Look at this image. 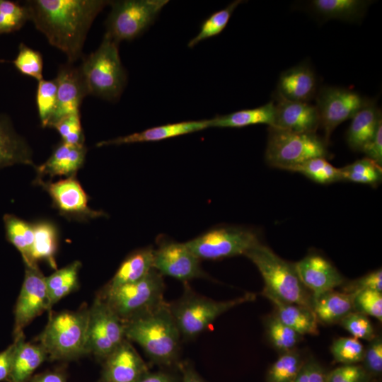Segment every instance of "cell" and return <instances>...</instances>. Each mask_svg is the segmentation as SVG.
Instances as JSON below:
<instances>
[{
    "label": "cell",
    "instance_id": "6da1fadb",
    "mask_svg": "<svg viewBox=\"0 0 382 382\" xmlns=\"http://www.w3.org/2000/svg\"><path fill=\"white\" fill-rule=\"evenodd\" d=\"M110 1L34 0L25 7L29 20L48 42L66 54L69 63L82 55L85 39L97 15Z\"/></svg>",
    "mask_w": 382,
    "mask_h": 382
},
{
    "label": "cell",
    "instance_id": "7a4b0ae2",
    "mask_svg": "<svg viewBox=\"0 0 382 382\" xmlns=\"http://www.w3.org/2000/svg\"><path fill=\"white\" fill-rule=\"evenodd\" d=\"M124 325L125 338L139 345L152 363L166 369H178L181 336L169 303L165 302Z\"/></svg>",
    "mask_w": 382,
    "mask_h": 382
},
{
    "label": "cell",
    "instance_id": "3957f363",
    "mask_svg": "<svg viewBox=\"0 0 382 382\" xmlns=\"http://www.w3.org/2000/svg\"><path fill=\"white\" fill-rule=\"evenodd\" d=\"M89 308L50 313L40 333L39 344L50 360H71L88 354V323Z\"/></svg>",
    "mask_w": 382,
    "mask_h": 382
},
{
    "label": "cell",
    "instance_id": "277c9868",
    "mask_svg": "<svg viewBox=\"0 0 382 382\" xmlns=\"http://www.w3.org/2000/svg\"><path fill=\"white\" fill-rule=\"evenodd\" d=\"M245 255L257 267L263 278L265 287L262 292L313 310V294L301 282L294 265L279 257L261 243Z\"/></svg>",
    "mask_w": 382,
    "mask_h": 382
},
{
    "label": "cell",
    "instance_id": "5b68a950",
    "mask_svg": "<svg viewBox=\"0 0 382 382\" xmlns=\"http://www.w3.org/2000/svg\"><path fill=\"white\" fill-rule=\"evenodd\" d=\"M79 71L88 95L110 101L120 98L127 81L118 43L105 34L99 47L88 55Z\"/></svg>",
    "mask_w": 382,
    "mask_h": 382
},
{
    "label": "cell",
    "instance_id": "8992f818",
    "mask_svg": "<svg viewBox=\"0 0 382 382\" xmlns=\"http://www.w3.org/2000/svg\"><path fill=\"white\" fill-rule=\"evenodd\" d=\"M255 299V294L247 293L232 300L217 301L197 294L186 284L182 296L169 303V308L180 336L184 340H190L204 331L225 312Z\"/></svg>",
    "mask_w": 382,
    "mask_h": 382
},
{
    "label": "cell",
    "instance_id": "52a82bcc",
    "mask_svg": "<svg viewBox=\"0 0 382 382\" xmlns=\"http://www.w3.org/2000/svg\"><path fill=\"white\" fill-rule=\"evenodd\" d=\"M163 276L153 269L142 279L112 289H102L98 296L126 322L149 313L166 301Z\"/></svg>",
    "mask_w": 382,
    "mask_h": 382
},
{
    "label": "cell",
    "instance_id": "ba28073f",
    "mask_svg": "<svg viewBox=\"0 0 382 382\" xmlns=\"http://www.w3.org/2000/svg\"><path fill=\"white\" fill-rule=\"evenodd\" d=\"M327 144L316 133L269 127L265 160L272 167L290 170L311 158H327L330 156Z\"/></svg>",
    "mask_w": 382,
    "mask_h": 382
},
{
    "label": "cell",
    "instance_id": "9c48e42d",
    "mask_svg": "<svg viewBox=\"0 0 382 382\" xmlns=\"http://www.w3.org/2000/svg\"><path fill=\"white\" fill-rule=\"evenodd\" d=\"M168 0H124L111 1L105 34L117 43L141 35L156 20Z\"/></svg>",
    "mask_w": 382,
    "mask_h": 382
},
{
    "label": "cell",
    "instance_id": "30bf717a",
    "mask_svg": "<svg viewBox=\"0 0 382 382\" xmlns=\"http://www.w3.org/2000/svg\"><path fill=\"white\" fill-rule=\"evenodd\" d=\"M260 243L257 233L252 230L226 226L209 230L185 244L200 260H216L245 255Z\"/></svg>",
    "mask_w": 382,
    "mask_h": 382
},
{
    "label": "cell",
    "instance_id": "8fae6325",
    "mask_svg": "<svg viewBox=\"0 0 382 382\" xmlns=\"http://www.w3.org/2000/svg\"><path fill=\"white\" fill-rule=\"evenodd\" d=\"M125 339L124 322L98 295L88 312V354L104 360Z\"/></svg>",
    "mask_w": 382,
    "mask_h": 382
},
{
    "label": "cell",
    "instance_id": "7c38bea8",
    "mask_svg": "<svg viewBox=\"0 0 382 382\" xmlns=\"http://www.w3.org/2000/svg\"><path fill=\"white\" fill-rule=\"evenodd\" d=\"M316 98L320 125L324 129L327 143L339 125L352 119L359 110L373 101L356 91L335 86L322 87L317 92Z\"/></svg>",
    "mask_w": 382,
    "mask_h": 382
},
{
    "label": "cell",
    "instance_id": "4fadbf2b",
    "mask_svg": "<svg viewBox=\"0 0 382 382\" xmlns=\"http://www.w3.org/2000/svg\"><path fill=\"white\" fill-rule=\"evenodd\" d=\"M45 311H50L48 292L43 275L37 265H25V276L14 310L13 335Z\"/></svg>",
    "mask_w": 382,
    "mask_h": 382
},
{
    "label": "cell",
    "instance_id": "5bb4252c",
    "mask_svg": "<svg viewBox=\"0 0 382 382\" xmlns=\"http://www.w3.org/2000/svg\"><path fill=\"white\" fill-rule=\"evenodd\" d=\"M153 267L163 277L169 276L184 283L197 278H209L200 260L185 243L162 239L154 250Z\"/></svg>",
    "mask_w": 382,
    "mask_h": 382
},
{
    "label": "cell",
    "instance_id": "9a60e30c",
    "mask_svg": "<svg viewBox=\"0 0 382 382\" xmlns=\"http://www.w3.org/2000/svg\"><path fill=\"white\" fill-rule=\"evenodd\" d=\"M36 181L48 192L54 206L66 216L83 220L105 215L103 212L88 207V195L76 175L57 182H44L41 179Z\"/></svg>",
    "mask_w": 382,
    "mask_h": 382
},
{
    "label": "cell",
    "instance_id": "2e32d148",
    "mask_svg": "<svg viewBox=\"0 0 382 382\" xmlns=\"http://www.w3.org/2000/svg\"><path fill=\"white\" fill-rule=\"evenodd\" d=\"M303 284L311 292L313 299L345 282L339 271L323 257L311 254L294 264Z\"/></svg>",
    "mask_w": 382,
    "mask_h": 382
},
{
    "label": "cell",
    "instance_id": "e0dca14e",
    "mask_svg": "<svg viewBox=\"0 0 382 382\" xmlns=\"http://www.w3.org/2000/svg\"><path fill=\"white\" fill-rule=\"evenodd\" d=\"M149 367L128 340L104 359L100 382H137Z\"/></svg>",
    "mask_w": 382,
    "mask_h": 382
},
{
    "label": "cell",
    "instance_id": "ac0fdd59",
    "mask_svg": "<svg viewBox=\"0 0 382 382\" xmlns=\"http://www.w3.org/2000/svg\"><path fill=\"white\" fill-rule=\"evenodd\" d=\"M274 123L272 127L296 132L316 133L320 117L316 105L292 101L274 93Z\"/></svg>",
    "mask_w": 382,
    "mask_h": 382
},
{
    "label": "cell",
    "instance_id": "d6986e66",
    "mask_svg": "<svg viewBox=\"0 0 382 382\" xmlns=\"http://www.w3.org/2000/svg\"><path fill=\"white\" fill-rule=\"evenodd\" d=\"M54 79L57 85V100L47 127L65 116L79 112L81 103L88 95L79 69L70 65L62 66Z\"/></svg>",
    "mask_w": 382,
    "mask_h": 382
},
{
    "label": "cell",
    "instance_id": "ffe728a7",
    "mask_svg": "<svg viewBox=\"0 0 382 382\" xmlns=\"http://www.w3.org/2000/svg\"><path fill=\"white\" fill-rule=\"evenodd\" d=\"M210 127V120L183 121L146 129L126 136L98 142L97 146L121 145L138 142L158 141Z\"/></svg>",
    "mask_w": 382,
    "mask_h": 382
},
{
    "label": "cell",
    "instance_id": "44dd1931",
    "mask_svg": "<svg viewBox=\"0 0 382 382\" xmlns=\"http://www.w3.org/2000/svg\"><path fill=\"white\" fill-rule=\"evenodd\" d=\"M276 92L289 100L309 103L317 94L316 76L307 64L293 66L281 74Z\"/></svg>",
    "mask_w": 382,
    "mask_h": 382
},
{
    "label": "cell",
    "instance_id": "7402d4cb",
    "mask_svg": "<svg viewBox=\"0 0 382 382\" xmlns=\"http://www.w3.org/2000/svg\"><path fill=\"white\" fill-rule=\"evenodd\" d=\"M16 164L33 166L32 151L8 117L0 115V169Z\"/></svg>",
    "mask_w": 382,
    "mask_h": 382
},
{
    "label": "cell",
    "instance_id": "603a6c76",
    "mask_svg": "<svg viewBox=\"0 0 382 382\" xmlns=\"http://www.w3.org/2000/svg\"><path fill=\"white\" fill-rule=\"evenodd\" d=\"M86 153L84 145L73 146L62 142L44 163L36 167L38 178L45 175L51 177L75 175L83 163Z\"/></svg>",
    "mask_w": 382,
    "mask_h": 382
},
{
    "label": "cell",
    "instance_id": "cb8c5ba5",
    "mask_svg": "<svg viewBox=\"0 0 382 382\" xmlns=\"http://www.w3.org/2000/svg\"><path fill=\"white\" fill-rule=\"evenodd\" d=\"M262 294L274 304L276 316L281 322L301 335L318 334V321L313 310L282 301L267 292Z\"/></svg>",
    "mask_w": 382,
    "mask_h": 382
},
{
    "label": "cell",
    "instance_id": "d4e9b609",
    "mask_svg": "<svg viewBox=\"0 0 382 382\" xmlns=\"http://www.w3.org/2000/svg\"><path fill=\"white\" fill-rule=\"evenodd\" d=\"M154 250L146 247L130 253L103 289H112L144 278L154 269Z\"/></svg>",
    "mask_w": 382,
    "mask_h": 382
},
{
    "label": "cell",
    "instance_id": "484cf974",
    "mask_svg": "<svg viewBox=\"0 0 382 382\" xmlns=\"http://www.w3.org/2000/svg\"><path fill=\"white\" fill-rule=\"evenodd\" d=\"M17 340L9 382H28L35 370L47 359L41 345L26 342L23 333L14 337Z\"/></svg>",
    "mask_w": 382,
    "mask_h": 382
},
{
    "label": "cell",
    "instance_id": "4316f807",
    "mask_svg": "<svg viewBox=\"0 0 382 382\" xmlns=\"http://www.w3.org/2000/svg\"><path fill=\"white\" fill-rule=\"evenodd\" d=\"M381 114L374 101L359 110L352 117L347 132V141L354 151H362L373 138Z\"/></svg>",
    "mask_w": 382,
    "mask_h": 382
},
{
    "label": "cell",
    "instance_id": "83f0119b",
    "mask_svg": "<svg viewBox=\"0 0 382 382\" xmlns=\"http://www.w3.org/2000/svg\"><path fill=\"white\" fill-rule=\"evenodd\" d=\"M354 294L335 290L313 299V311L318 321L327 325L340 323L354 310Z\"/></svg>",
    "mask_w": 382,
    "mask_h": 382
},
{
    "label": "cell",
    "instance_id": "f1b7e54d",
    "mask_svg": "<svg viewBox=\"0 0 382 382\" xmlns=\"http://www.w3.org/2000/svg\"><path fill=\"white\" fill-rule=\"evenodd\" d=\"M274 117L275 108L272 100L257 108L217 115L209 119L210 127L241 128L254 125H267L269 127H272Z\"/></svg>",
    "mask_w": 382,
    "mask_h": 382
},
{
    "label": "cell",
    "instance_id": "f546056e",
    "mask_svg": "<svg viewBox=\"0 0 382 382\" xmlns=\"http://www.w3.org/2000/svg\"><path fill=\"white\" fill-rule=\"evenodd\" d=\"M371 1L363 0H313L311 8L325 19L354 21L362 17Z\"/></svg>",
    "mask_w": 382,
    "mask_h": 382
},
{
    "label": "cell",
    "instance_id": "4dcf8cb0",
    "mask_svg": "<svg viewBox=\"0 0 382 382\" xmlns=\"http://www.w3.org/2000/svg\"><path fill=\"white\" fill-rule=\"evenodd\" d=\"M34 239L30 254L32 265L44 260L54 269L57 268L55 254L57 248V234L54 226L42 221L33 225Z\"/></svg>",
    "mask_w": 382,
    "mask_h": 382
},
{
    "label": "cell",
    "instance_id": "1f68e13d",
    "mask_svg": "<svg viewBox=\"0 0 382 382\" xmlns=\"http://www.w3.org/2000/svg\"><path fill=\"white\" fill-rule=\"evenodd\" d=\"M81 263L74 261L45 277L50 308L79 287V271Z\"/></svg>",
    "mask_w": 382,
    "mask_h": 382
},
{
    "label": "cell",
    "instance_id": "d6a6232c",
    "mask_svg": "<svg viewBox=\"0 0 382 382\" xmlns=\"http://www.w3.org/2000/svg\"><path fill=\"white\" fill-rule=\"evenodd\" d=\"M3 221L8 241L19 251L25 265H32L30 254L34 239L33 225L8 214L4 216Z\"/></svg>",
    "mask_w": 382,
    "mask_h": 382
},
{
    "label": "cell",
    "instance_id": "836d02e7",
    "mask_svg": "<svg viewBox=\"0 0 382 382\" xmlns=\"http://www.w3.org/2000/svg\"><path fill=\"white\" fill-rule=\"evenodd\" d=\"M290 171L300 173L320 184H329L342 180L340 168L333 166L323 157L311 158L293 167Z\"/></svg>",
    "mask_w": 382,
    "mask_h": 382
},
{
    "label": "cell",
    "instance_id": "e575fe53",
    "mask_svg": "<svg viewBox=\"0 0 382 382\" xmlns=\"http://www.w3.org/2000/svg\"><path fill=\"white\" fill-rule=\"evenodd\" d=\"M242 2L241 0H236L226 8L212 13L202 23L197 35L189 41L188 47L192 48L201 41L220 34L226 27L234 10Z\"/></svg>",
    "mask_w": 382,
    "mask_h": 382
},
{
    "label": "cell",
    "instance_id": "d590c367",
    "mask_svg": "<svg viewBox=\"0 0 382 382\" xmlns=\"http://www.w3.org/2000/svg\"><path fill=\"white\" fill-rule=\"evenodd\" d=\"M304 362L294 349L282 353L268 369L265 382H293Z\"/></svg>",
    "mask_w": 382,
    "mask_h": 382
},
{
    "label": "cell",
    "instance_id": "8d00e7d4",
    "mask_svg": "<svg viewBox=\"0 0 382 382\" xmlns=\"http://www.w3.org/2000/svg\"><path fill=\"white\" fill-rule=\"evenodd\" d=\"M342 178L366 185H378L382 179L381 166L374 161L364 158L340 168Z\"/></svg>",
    "mask_w": 382,
    "mask_h": 382
},
{
    "label": "cell",
    "instance_id": "74e56055",
    "mask_svg": "<svg viewBox=\"0 0 382 382\" xmlns=\"http://www.w3.org/2000/svg\"><path fill=\"white\" fill-rule=\"evenodd\" d=\"M265 322L269 339L282 353L294 350L302 338V335L281 322L276 316H270Z\"/></svg>",
    "mask_w": 382,
    "mask_h": 382
},
{
    "label": "cell",
    "instance_id": "f35d334b",
    "mask_svg": "<svg viewBox=\"0 0 382 382\" xmlns=\"http://www.w3.org/2000/svg\"><path fill=\"white\" fill-rule=\"evenodd\" d=\"M330 351L335 361L349 365L361 362L365 348L357 338L340 337L333 342Z\"/></svg>",
    "mask_w": 382,
    "mask_h": 382
},
{
    "label": "cell",
    "instance_id": "ab89813d",
    "mask_svg": "<svg viewBox=\"0 0 382 382\" xmlns=\"http://www.w3.org/2000/svg\"><path fill=\"white\" fill-rule=\"evenodd\" d=\"M57 85L55 79L38 81L36 103L39 117L43 127H47L54 112L57 100Z\"/></svg>",
    "mask_w": 382,
    "mask_h": 382
},
{
    "label": "cell",
    "instance_id": "60d3db41",
    "mask_svg": "<svg viewBox=\"0 0 382 382\" xmlns=\"http://www.w3.org/2000/svg\"><path fill=\"white\" fill-rule=\"evenodd\" d=\"M27 20H29V15L25 6L8 0H0V34L20 29Z\"/></svg>",
    "mask_w": 382,
    "mask_h": 382
},
{
    "label": "cell",
    "instance_id": "b9f144b4",
    "mask_svg": "<svg viewBox=\"0 0 382 382\" xmlns=\"http://www.w3.org/2000/svg\"><path fill=\"white\" fill-rule=\"evenodd\" d=\"M13 63L24 75L33 77L38 81L43 79V62L40 53L23 43L20 44L18 55Z\"/></svg>",
    "mask_w": 382,
    "mask_h": 382
},
{
    "label": "cell",
    "instance_id": "7bdbcfd3",
    "mask_svg": "<svg viewBox=\"0 0 382 382\" xmlns=\"http://www.w3.org/2000/svg\"><path fill=\"white\" fill-rule=\"evenodd\" d=\"M50 127H54L57 130L62 138V142L73 146L84 145V137L79 112L65 116L54 123Z\"/></svg>",
    "mask_w": 382,
    "mask_h": 382
},
{
    "label": "cell",
    "instance_id": "ee69618b",
    "mask_svg": "<svg viewBox=\"0 0 382 382\" xmlns=\"http://www.w3.org/2000/svg\"><path fill=\"white\" fill-rule=\"evenodd\" d=\"M340 323L354 338L369 342L376 336L367 316L361 313L352 311L344 317Z\"/></svg>",
    "mask_w": 382,
    "mask_h": 382
},
{
    "label": "cell",
    "instance_id": "f6af8a7d",
    "mask_svg": "<svg viewBox=\"0 0 382 382\" xmlns=\"http://www.w3.org/2000/svg\"><path fill=\"white\" fill-rule=\"evenodd\" d=\"M354 310L382 321V292L366 290L354 297Z\"/></svg>",
    "mask_w": 382,
    "mask_h": 382
},
{
    "label": "cell",
    "instance_id": "bcb514c9",
    "mask_svg": "<svg viewBox=\"0 0 382 382\" xmlns=\"http://www.w3.org/2000/svg\"><path fill=\"white\" fill-rule=\"evenodd\" d=\"M361 366L369 376L371 381L378 379L382 373V339L380 335H376L369 341L365 349Z\"/></svg>",
    "mask_w": 382,
    "mask_h": 382
},
{
    "label": "cell",
    "instance_id": "7dc6e473",
    "mask_svg": "<svg viewBox=\"0 0 382 382\" xmlns=\"http://www.w3.org/2000/svg\"><path fill=\"white\" fill-rule=\"evenodd\" d=\"M341 286L343 292L354 295L366 290L382 292L381 269H378L349 282H345Z\"/></svg>",
    "mask_w": 382,
    "mask_h": 382
},
{
    "label": "cell",
    "instance_id": "c3c4849f",
    "mask_svg": "<svg viewBox=\"0 0 382 382\" xmlns=\"http://www.w3.org/2000/svg\"><path fill=\"white\" fill-rule=\"evenodd\" d=\"M360 364L342 365L328 372L327 382H371Z\"/></svg>",
    "mask_w": 382,
    "mask_h": 382
},
{
    "label": "cell",
    "instance_id": "681fc988",
    "mask_svg": "<svg viewBox=\"0 0 382 382\" xmlns=\"http://www.w3.org/2000/svg\"><path fill=\"white\" fill-rule=\"evenodd\" d=\"M366 158L381 166L382 164V120L378 123L371 140L363 149Z\"/></svg>",
    "mask_w": 382,
    "mask_h": 382
},
{
    "label": "cell",
    "instance_id": "f907efd6",
    "mask_svg": "<svg viewBox=\"0 0 382 382\" xmlns=\"http://www.w3.org/2000/svg\"><path fill=\"white\" fill-rule=\"evenodd\" d=\"M17 347V340L0 352V381L8 380L12 369L13 357Z\"/></svg>",
    "mask_w": 382,
    "mask_h": 382
},
{
    "label": "cell",
    "instance_id": "816d5d0a",
    "mask_svg": "<svg viewBox=\"0 0 382 382\" xmlns=\"http://www.w3.org/2000/svg\"><path fill=\"white\" fill-rule=\"evenodd\" d=\"M175 369H166L144 374L137 382H180V374Z\"/></svg>",
    "mask_w": 382,
    "mask_h": 382
},
{
    "label": "cell",
    "instance_id": "f5cc1de1",
    "mask_svg": "<svg viewBox=\"0 0 382 382\" xmlns=\"http://www.w3.org/2000/svg\"><path fill=\"white\" fill-rule=\"evenodd\" d=\"M306 364L308 382H327L328 372L318 361L309 359L306 361Z\"/></svg>",
    "mask_w": 382,
    "mask_h": 382
},
{
    "label": "cell",
    "instance_id": "db71d44e",
    "mask_svg": "<svg viewBox=\"0 0 382 382\" xmlns=\"http://www.w3.org/2000/svg\"><path fill=\"white\" fill-rule=\"evenodd\" d=\"M180 382H207L190 363H180L178 367Z\"/></svg>",
    "mask_w": 382,
    "mask_h": 382
},
{
    "label": "cell",
    "instance_id": "11a10c76",
    "mask_svg": "<svg viewBox=\"0 0 382 382\" xmlns=\"http://www.w3.org/2000/svg\"><path fill=\"white\" fill-rule=\"evenodd\" d=\"M28 382H67V380L63 372L49 371L34 376Z\"/></svg>",
    "mask_w": 382,
    "mask_h": 382
},
{
    "label": "cell",
    "instance_id": "9f6ffc18",
    "mask_svg": "<svg viewBox=\"0 0 382 382\" xmlns=\"http://www.w3.org/2000/svg\"><path fill=\"white\" fill-rule=\"evenodd\" d=\"M293 382H308V369H307L306 361L304 364H303V366H301V369L299 370V373L297 374Z\"/></svg>",
    "mask_w": 382,
    "mask_h": 382
}]
</instances>
